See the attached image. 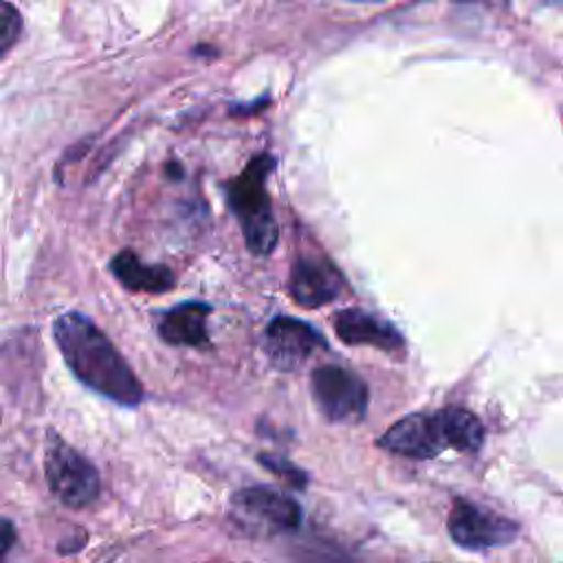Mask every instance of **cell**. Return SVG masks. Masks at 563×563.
Masks as SVG:
<instances>
[{
  "mask_svg": "<svg viewBox=\"0 0 563 563\" xmlns=\"http://www.w3.org/2000/svg\"><path fill=\"white\" fill-rule=\"evenodd\" d=\"M273 169L275 158L271 154H257L224 185L227 205L238 218L244 244L253 255H268L279 240V227L266 191V178Z\"/></svg>",
  "mask_w": 563,
  "mask_h": 563,
  "instance_id": "obj_2",
  "label": "cell"
},
{
  "mask_svg": "<svg viewBox=\"0 0 563 563\" xmlns=\"http://www.w3.org/2000/svg\"><path fill=\"white\" fill-rule=\"evenodd\" d=\"M310 394L319 413L332 424H354L365 418L369 402L367 385L345 367H317L310 374Z\"/></svg>",
  "mask_w": 563,
  "mask_h": 563,
  "instance_id": "obj_5",
  "label": "cell"
},
{
  "mask_svg": "<svg viewBox=\"0 0 563 563\" xmlns=\"http://www.w3.org/2000/svg\"><path fill=\"white\" fill-rule=\"evenodd\" d=\"M110 271L121 286L132 292L161 295L176 286V275L165 264H145L132 249L119 251L110 260Z\"/></svg>",
  "mask_w": 563,
  "mask_h": 563,
  "instance_id": "obj_12",
  "label": "cell"
},
{
  "mask_svg": "<svg viewBox=\"0 0 563 563\" xmlns=\"http://www.w3.org/2000/svg\"><path fill=\"white\" fill-rule=\"evenodd\" d=\"M319 347H328L325 339L301 319L277 317L264 330V352L282 372L299 369Z\"/></svg>",
  "mask_w": 563,
  "mask_h": 563,
  "instance_id": "obj_8",
  "label": "cell"
},
{
  "mask_svg": "<svg viewBox=\"0 0 563 563\" xmlns=\"http://www.w3.org/2000/svg\"><path fill=\"white\" fill-rule=\"evenodd\" d=\"M376 446L411 460L438 457L442 451L453 449L446 409L442 407L433 413H409L396 420L376 440Z\"/></svg>",
  "mask_w": 563,
  "mask_h": 563,
  "instance_id": "obj_6",
  "label": "cell"
},
{
  "mask_svg": "<svg viewBox=\"0 0 563 563\" xmlns=\"http://www.w3.org/2000/svg\"><path fill=\"white\" fill-rule=\"evenodd\" d=\"M345 288L341 271L321 255H301L290 268V297L303 308H321Z\"/></svg>",
  "mask_w": 563,
  "mask_h": 563,
  "instance_id": "obj_9",
  "label": "cell"
},
{
  "mask_svg": "<svg viewBox=\"0 0 563 563\" xmlns=\"http://www.w3.org/2000/svg\"><path fill=\"white\" fill-rule=\"evenodd\" d=\"M257 462L271 471L273 475L282 477L286 484H290L297 490H303L308 486V473H303L299 466H295L290 460L275 455V453H257Z\"/></svg>",
  "mask_w": 563,
  "mask_h": 563,
  "instance_id": "obj_14",
  "label": "cell"
},
{
  "mask_svg": "<svg viewBox=\"0 0 563 563\" xmlns=\"http://www.w3.org/2000/svg\"><path fill=\"white\" fill-rule=\"evenodd\" d=\"M211 306L205 301H183L161 312L156 332L167 345L185 347H209L207 317Z\"/></svg>",
  "mask_w": 563,
  "mask_h": 563,
  "instance_id": "obj_11",
  "label": "cell"
},
{
  "mask_svg": "<svg viewBox=\"0 0 563 563\" xmlns=\"http://www.w3.org/2000/svg\"><path fill=\"white\" fill-rule=\"evenodd\" d=\"M449 537L464 550H488L508 545L519 537V523L484 508L466 497H453L446 517Z\"/></svg>",
  "mask_w": 563,
  "mask_h": 563,
  "instance_id": "obj_7",
  "label": "cell"
},
{
  "mask_svg": "<svg viewBox=\"0 0 563 563\" xmlns=\"http://www.w3.org/2000/svg\"><path fill=\"white\" fill-rule=\"evenodd\" d=\"M336 336L347 345H369L383 352H402V334L385 319L367 312L363 308H345L332 319Z\"/></svg>",
  "mask_w": 563,
  "mask_h": 563,
  "instance_id": "obj_10",
  "label": "cell"
},
{
  "mask_svg": "<svg viewBox=\"0 0 563 563\" xmlns=\"http://www.w3.org/2000/svg\"><path fill=\"white\" fill-rule=\"evenodd\" d=\"M18 539V532H15V526L11 523V519L7 517H0V561L7 556V552L13 548Z\"/></svg>",
  "mask_w": 563,
  "mask_h": 563,
  "instance_id": "obj_15",
  "label": "cell"
},
{
  "mask_svg": "<svg viewBox=\"0 0 563 563\" xmlns=\"http://www.w3.org/2000/svg\"><path fill=\"white\" fill-rule=\"evenodd\" d=\"M229 519L249 537H271L301 526V506L271 486L240 488L229 499Z\"/></svg>",
  "mask_w": 563,
  "mask_h": 563,
  "instance_id": "obj_4",
  "label": "cell"
},
{
  "mask_svg": "<svg viewBox=\"0 0 563 563\" xmlns=\"http://www.w3.org/2000/svg\"><path fill=\"white\" fill-rule=\"evenodd\" d=\"M0 418H2V411H0Z\"/></svg>",
  "mask_w": 563,
  "mask_h": 563,
  "instance_id": "obj_16",
  "label": "cell"
},
{
  "mask_svg": "<svg viewBox=\"0 0 563 563\" xmlns=\"http://www.w3.org/2000/svg\"><path fill=\"white\" fill-rule=\"evenodd\" d=\"M22 24L20 9L9 0H0V59L18 44Z\"/></svg>",
  "mask_w": 563,
  "mask_h": 563,
  "instance_id": "obj_13",
  "label": "cell"
},
{
  "mask_svg": "<svg viewBox=\"0 0 563 563\" xmlns=\"http://www.w3.org/2000/svg\"><path fill=\"white\" fill-rule=\"evenodd\" d=\"M44 475L51 493L68 508H86L99 497L101 479L95 464L53 429L44 442Z\"/></svg>",
  "mask_w": 563,
  "mask_h": 563,
  "instance_id": "obj_3",
  "label": "cell"
},
{
  "mask_svg": "<svg viewBox=\"0 0 563 563\" xmlns=\"http://www.w3.org/2000/svg\"><path fill=\"white\" fill-rule=\"evenodd\" d=\"M57 350L79 383L123 407L143 400V385L108 334L77 310L62 312L53 321Z\"/></svg>",
  "mask_w": 563,
  "mask_h": 563,
  "instance_id": "obj_1",
  "label": "cell"
}]
</instances>
